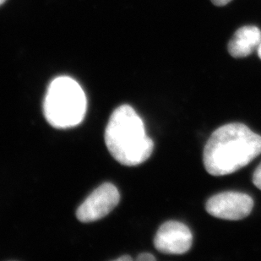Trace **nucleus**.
Instances as JSON below:
<instances>
[{"mask_svg":"<svg viewBox=\"0 0 261 261\" xmlns=\"http://www.w3.org/2000/svg\"><path fill=\"white\" fill-rule=\"evenodd\" d=\"M257 53H258V56H259V59H261V44L259 45V48L257 50Z\"/></svg>","mask_w":261,"mask_h":261,"instance_id":"12","label":"nucleus"},{"mask_svg":"<svg viewBox=\"0 0 261 261\" xmlns=\"http://www.w3.org/2000/svg\"><path fill=\"white\" fill-rule=\"evenodd\" d=\"M254 200L249 195L236 191L220 193L210 198L205 209L210 215L220 219L239 221L251 213Z\"/></svg>","mask_w":261,"mask_h":261,"instance_id":"4","label":"nucleus"},{"mask_svg":"<svg viewBox=\"0 0 261 261\" xmlns=\"http://www.w3.org/2000/svg\"><path fill=\"white\" fill-rule=\"evenodd\" d=\"M5 1H6V0H0V5H3Z\"/></svg>","mask_w":261,"mask_h":261,"instance_id":"13","label":"nucleus"},{"mask_svg":"<svg viewBox=\"0 0 261 261\" xmlns=\"http://www.w3.org/2000/svg\"><path fill=\"white\" fill-rule=\"evenodd\" d=\"M193 235L182 222L169 221L163 223L154 239V245L163 254H182L192 246Z\"/></svg>","mask_w":261,"mask_h":261,"instance_id":"6","label":"nucleus"},{"mask_svg":"<svg viewBox=\"0 0 261 261\" xmlns=\"http://www.w3.org/2000/svg\"><path fill=\"white\" fill-rule=\"evenodd\" d=\"M109 152L118 163L137 166L147 160L154 142L145 134V124L132 107L123 105L112 114L105 131Z\"/></svg>","mask_w":261,"mask_h":261,"instance_id":"2","label":"nucleus"},{"mask_svg":"<svg viewBox=\"0 0 261 261\" xmlns=\"http://www.w3.org/2000/svg\"><path fill=\"white\" fill-rule=\"evenodd\" d=\"M232 0H212V2L217 6H224L227 5L228 3L231 2Z\"/></svg>","mask_w":261,"mask_h":261,"instance_id":"10","label":"nucleus"},{"mask_svg":"<svg viewBox=\"0 0 261 261\" xmlns=\"http://www.w3.org/2000/svg\"><path fill=\"white\" fill-rule=\"evenodd\" d=\"M120 200V195L114 185L105 182L94 190L77 210L80 222H92L109 215Z\"/></svg>","mask_w":261,"mask_h":261,"instance_id":"5","label":"nucleus"},{"mask_svg":"<svg viewBox=\"0 0 261 261\" xmlns=\"http://www.w3.org/2000/svg\"><path fill=\"white\" fill-rule=\"evenodd\" d=\"M261 44V31L255 25L239 28L228 43V52L234 58H244L257 51Z\"/></svg>","mask_w":261,"mask_h":261,"instance_id":"7","label":"nucleus"},{"mask_svg":"<svg viewBox=\"0 0 261 261\" xmlns=\"http://www.w3.org/2000/svg\"><path fill=\"white\" fill-rule=\"evenodd\" d=\"M253 182L259 190H261V163L253 175Z\"/></svg>","mask_w":261,"mask_h":261,"instance_id":"8","label":"nucleus"},{"mask_svg":"<svg viewBox=\"0 0 261 261\" xmlns=\"http://www.w3.org/2000/svg\"><path fill=\"white\" fill-rule=\"evenodd\" d=\"M261 154V136L248 126L232 123L217 128L204 146L203 162L213 176L232 174Z\"/></svg>","mask_w":261,"mask_h":261,"instance_id":"1","label":"nucleus"},{"mask_svg":"<svg viewBox=\"0 0 261 261\" xmlns=\"http://www.w3.org/2000/svg\"><path fill=\"white\" fill-rule=\"evenodd\" d=\"M132 258L130 256H128V255H123L122 257H118V259H115L117 261H129L132 260Z\"/></svg>","mask_w":261,"mask_h":261,"instance_id":"11","label":"nucleus"},{"mask_svg":"<svg viewBox=\"0 0 261 261\" xmlns=\"http://www.w3.org/2000/svg\"><path fill=\"white\" fill-rule=\"evenodd\" d=\"M155 257L153 256L151 254H148V253H144V254H141L137 257V260L139 261H150L155 260Z\"/></svg>","mask_w":261,"mask_h":261,"instance_id":"9","label":"nucleus"},{"mask_svg":"<svg viewBox=\"0 0 261 261\" xmlns=\"http://www.w3.org/2000/svg\"><path fill=\"white\" fill-rule=\"evenodd\" d=\"M87 96L83 89L70 77L54 80L43 102L45 118L56 128H69L82 123L87 113Z\"/></svg>","mask_w":261,"mask_h":261,"instance_id":"3","label":"nucleus"}]
</instances>
